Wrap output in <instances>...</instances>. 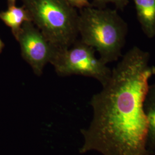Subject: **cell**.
Instances as JSON below:
<instances>
[{"mask_svg": "<svg viewBox=\"0 0 155 155\" xmlns=\"http://www.w3.org/2000/svg\"><path fill=\"white\" fill-rule=\"evenodd\" d=\"M4 43H3V42L2 41V40H1L0 39V52L2 51V50L3 49V48H4Z\"/></svg>", "mask_w": 155, "mask_h": 155, "instance_id": "12", "label": "cell"}, {"mask_svg": "<svg viewBox=\"0 0 155 155\" xmlns=\"http://www.w3.org/2000/svg\"><path fill=\"white\" fill-rule=\"evenodd\" d=\"M137 18L145 35L155 36V0H133Z\"/></svg>", "mask_w": 155, "mask_h": 155, "instance_id": "6", "label": "cell"}, {"mask_svg": "<svg viewBox=\"0 0 155 155\" xmlns=\"http://www.w3.org/2000/svg\"><path fill=\"white\" fill-rule=\"evenodd\" d=\"M23 59L33 72L40 76L45 65L50 63L56 47L52 45L31 21L24 22L15 36Z\"/></svg>", "mask_w": 155, "mask_h": 155, "instance_id": "5", "label": "cell"}, {"mask_svg": "<svg viewBox=\"0 0 155 155\" xmlns=\"http://www.w3.org/2000/svg\"><path fill=\"white\" fill-rule=\"evenodd\" d=\"M9 4V6L15 5V3L16 0H8Z\"/></svg>", "mask_w": 155, "mask_h": 155, "instance_id": "11", "label": "cell"}, {"mask_svg": "<svg viewBox=\"0 0 155 155\" xmlns=\"http://www.w3.org/2000/svg\"><path fill=\"white\" fill-rule=\"evenodd\" d=\"M67 1L75 9L78 8L82 9L91 5L90 4L89 0H67Z\"/></svg>", "mask_w": 155, "mask_h": 155, "instance_id": "10", "label": "cell"}, {"mask_svg": "<svg viewBox=\"0 0 155 155\" xmlns=\"http://www.w3.org/2000/svg\"><path fill=\"white\" fill-rule=\"evenodd\" d=\"M31 21L58 48L77 41L78 13L67 0H22Z\"/></svg>", "mask_w": 155, "mask_h": 155, "instance_id": "3", "label": "cell"}, {"mask_svg": "<svg viewBox=\"0 0 155 155\" xmlns=\"http://www.w3.org/2000/svg\"><path fill=\"white\" fill-rule=\"evenodd\" d=\"M78 31L81 41L97 51L106 64L122 56L127 25L116 11L92 5L81 9Z\"/></svg>", "mask_w": 155, "mask_h": 155, "instance_id": "2", "label": "cell"}, {"mask_svg": "<svg viewBox=\"0 0 155 155\" xmlns=\"http://www.w3.org/2000/svg\"><path fill=\"white\" fill-rule=\"evenodd\" d=\"M95 51L92 47L77 41L68 48H56L50 63L59 75L93 78L104 85L110 77L111 70L95 56Z\"/></svg>", "mask_w": 155, "mask_h": 155, "instance_id": "4", "label": "cell"}, {"mask_svg": "<svg viewBox=\"0 0 155 155\" xmlns=\"http://www.w3.org/2000/svg\"><path fill=\"white\" fill-rule=\"evenodd\" d=\"M155 74L148 52L133 47L123 55L102 90L91 100L93 117L89 127L81 131V153L150 155L144 102Z\"/></svg>", "mask_w": 155, "mask_h": 155, "instance_id": "1", "label": "cell"}, {"mask_svg": "<svg viewBox=\"0 0 155 155\" xmlns=\"http://www.w3.org/2000/svg\"><path fill=\"white\" fill-rule=\"evenodd\" d=\"M144 110L148 122L147 150L155 155V83L149 86L144 102Z\"/></svg>", "mask_w": 155, "mask_h": 155, "instance_id": "7", "label": "cell"}, {"mask_svg": "<svg viewBox=\"0 0 155 155\" xmlns=\"http://www.w3.org/2000/svg\"><path fill=\"white\" fill-rule=\"evenodd\" d=\"M94 4L97 7L102 8L103 6L107 4H113L116 6L117 8L120 9H124V8L127 5L129 0H93Z\"/></svg>", "mask_w": 155, "mask_h": 155, "instance_id": "9", "label": "cell"}, {"mask_svg": "<svg viewBox=\"0 0 155 155\" xmlns=\"http://www.w3.org/2000/svg\"><path fill=\"white\" fill-rule=\"evenodd\" d=\"M0 18L11 28L15 36L18 33L24 22L31 21L28 12L23 6H9L6 11L0 13Z\"/></svg>", "mask_w": 155, "mask_h": 155, "instance_id": "8", "label": "cell"}]
</instances>
